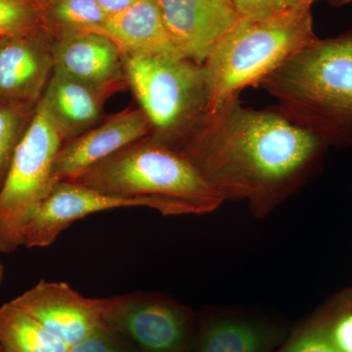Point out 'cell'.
Instances as JSON below:
<instances>
[{
	"label": "cell",
	"instance_id": "obj_1",
	"mask_svg": "<svg viewBox=\"0 0 352 352\" xmlns=\"http://www.w3.org/2000/svg\"><path fill=\"white\" fill-rule=\"evenodd\" d=\"M326 148L279 111L236 98L208 113L175 150L223 201H245L264 217L305 184Z\"/></svg>",
	"mask_w": 352,
	"mask_h": 352
},
{
	"label": "cell",
	"instance_id": "obj_2",
	"mask_svg": "<svg viewBox=\"0 0 352 352\" xmlns=\"http://www.w3.org/2000/svg\"><path fill=\"white\" fill-rule=\"evenodd\" d=\"M279 112L328 146H352V34L320 39L261 83Z\"/></svg>",
	"mask_w": 352,
	"mask_h": 352
},
{
	"label": "cell",
	"instance_id": "obj_3",
	"mask_svg": "<svg viewBox=\"0 0 352 352\" xmlns=\"http://www.w3.org/2000/svg\"><path fill=\"white\" fill-rule=\"evenodd\" d=\"M312 4L300 2L270 13L241 16L204 63L210 103L208 113L238 98L289 58L316 41Z\"/></svg>",
	"mask_w": 352,
	"mask_h": 352
},
{
	"label": "cell",
	"instance_id": "obj_4",
	"mask_svg": "<svg viewBox=\"0 0 352 352\" xmlns=\"http://www.w3.org/2000/svg\"><path fill=\"white\" fill-rule=\"evenodd\" d=\"M73 182L108 195L159 199L180 215L210 214L224 201L182 153L150 135L102 160Z\"/></svg>",
	"mask_w": 352,
	"mask_h": 352
},
{
	"label": "cell",
	"instance_id": "obj_5",
	"mask_svg": "<svg viewBox=\"0 0 352 352\" xmlns=\"http://www.w3.org/2000/svg\"><path fill=\"white\" fill-rule=\"evenodd\" d=\"M122 55L127 85L151 124L150 136L177 149L208 113L205 68L185 58Z\"/></svg>",
	"mask_w": 352,
	"mask_h": 352
},
{
	"label": "cell",
	"instance_id": "obj_6",
	"mask_svg": "<svg viewBox=\"0 0 352 352\" xmlns=\"http://www.w3.org/2000/svg\"><path fill=\"white\" fill-rule=\"evenodd\" d=\"M64 142L38 101L0 188V254L24 247L25 227L57 184L53 164Z\"/></svg>",
	"mask_w": 352,
	"mask_h": 352
},
{
	"label": "cell",
	"instance_id": "obj_7",
	"mask_svg": "<svg viewBox=\"0 0 352 352\" xmlns=\"http://www.w3.org/2000/svg\"><path fill=\"white\" fill-rule=\"evenodd\" d=\"M104 322L145 352H187L192 337L188 308L156 294L105 298Z\"/></svg>",
	"mask_w": 352,
	"mask_h": 352
},
{
	"label": "cell",
	"instance_id": "obj_8",
	"mask_svg": "<svg viewBox=\"0 0 352 352\" xmlns=\"http://www.w3.org/2000/svg\"><path fill=\"white\" fill-rule=\"evenodd\" d=\"M149 208L164 217L180 215L173 205L154 198L108 195L73 182H59L25 227L24 247H50L76 220L104 210Z\"/></svg>",
	"mask_w": 352,
	"mask_h": 352
},
{
	"label": "cell",
	"instance_id": "obj_9",
	"mask_svg": "<svg viewBox=\"0 0 352 352\" xmlns=\"http://www.w3.org/2000/svg\"><path fill=\"white\" fill-rule=\"evenodd\" d=\"M10 302L69 346L106 327L105 298H87L65 282L39 281Z\"/></svg>",
	"mask_w": 352,
	"mask_h": 352
},
{
	"label": "cell",
	"instance_id": "obj_10",
	"mask_svg": "<svg viewBox=\"0 0 352 352\" xmlns=\"http://www.w3.org/2000/svg\"><path fill=\"white\" fill-rule=\"evenodd\" d=\"M151 133V124L140 108L116 113L64 142L55 157L53 175L58 182H75L102 160Z\"/></svg>",
	"mask_w": 352,
	"mask_h": 352
},
{
	"label": "cell",
	"instance_id": "obj_11",
	"mask_svg": "<svg viewBox=\"0 0 352 352\" xmlns=\"http://www.w3.org/2000/svg\"><path fill=\"white\" fill-rule=\"evenodd\" d=\"M164 24L190 61L204 65L222 36L240 19L233 0H157Z\"/></svg>",
	"mask_w": 352,
	"mask_h": 352
},
{
	"label": "cell",
	"instance_id": "obj_12",
	"mask_svg": "<svg viewBox=\"0 0 352 352\" xmlns=\"http://www.w3.org/2000/svg\"><path fill=\"white\" fill-rule=\"evenodd\" d=\"M53 43L45 31L0 41V99L38 103L54 69Z\"/></svg>",
	"mask_w": 352,
	"mask_h": 352
},
{
	"label": "cell",
	"instance_id": "obj_13",
	"mask_svg": "<svg viewBox=\"0 0 352 352\" xmlns=\"http://www.w3.org/2000/svg\"><path fill=\"white\" fill-rule=\"evenodd\" d=\"M54 69L92 87L118 92L127 85L117 44L101 32H82L55 39Z\"/></svg>",
	"mask_w": 352,
	"mask_h": 352
},
{
	"label": "cell",
	"instance_id": "obj_14",
	"mask_svg": "<svg viewBox=\"0 0 352 352\" xmlns=\"http://www.w3.org/2000/svg\"><path fill=\"white\" fill-rule=\"evenodd\" d=\"M113 94L53 69L39 101L66 142L99 124L104 104Z\"/></svg>",
	"mask_w": 352,
	"mask_h": 352
},
{
	"label": "cell",
	"instance_id": "obj_15",
	"mask_svg": "<svg viewBox=\"0 0 352 352\" xmlns=\"http://www.w3.org/2000/svg\"><path fill=\"white\" fill-rule=\"evenodd\" d=\"M100 32L117 44L122 54L185 58L164 24L157 0H138L109 17Z\"/></svg>",
	"mask_w": 352,
	"mask_h": 352
},
{
	"label": "cell",
	"instance_id": "obj_16",
	"mask_svg": "<svg viewBox=\"0 0 352 352\" xmlns=\"http://www.w3.org/2000/svg\"><path fill=\"white\" fill-rule=\"evenodd\" d=\"M284 339L273 322L238 314L208 315L201 322L195 352H272Z\"/></svg>",
	"mask_w": 352,
	"mask_h": 352
},
{
	"label": "cell",
	"instance_id": "obj_17",
	"mask_svg": "<svg viewBox=\"0 0 352 352\" xmlns=\"http://www.w3.org/2000/svg\"><path fill=\"white\" fill-rule=\"evenodd\" d=\"M0 347L4 352H69L71 346L9 302L0 307Z\"/></svg>",
	"mask_w": 352,
	"mask_h": 352
},
{
	"label": "cell",
	"instance_id": "obj_18",
	"mask_svg": "<svg viewBox=\"0 0 352 352\" xmlns=\"http://www.w3.org/2000/svg\"><path fill=\"white\" fill-rule=\"evenodd\" d=\"M44 30L53 39L82 32H100L108 20L97 0L41 2Z\"/></svg>",
	"mask_w": 352,
	"mask_h": 352
},
{
	"label": "cell",
	"instance_id": "obj_19",
	"mask_svg": "<svg viewBox=\"0 0 352 352\" xmlns=\"http://www.w3.org/2000/svg\"><path fill=\"white\" fill-rule=\"evenodd\" d=\"M352 300V289L338 294L303 323L277 352H340L331 336L333 319Z\"/></svg>",
	"mask_w": 352,
	"mask_h": 352
},
{
	"label": "cell",
	"instance_id": "obj_20",
	"mask_svg": "<svg viewBox=\"0 0 352 352\" xmlns=\"http://www.w3.org/2000/svg\"><path fill=\"white\" fill-rule=\"evenodd\" d=\"M36 105L0 99V188Z\"/></svg>",
	"mask_w": 352,
	"mask_h": 352
},
{
	"label": "cell",
	"instance_id": "obj_21",
	"mask_svg": "<svg viewBox=\"0 0 352 352\" xmlns=\"http://www.w3.org/2000/svg\"><path fill=\"white\" fill-rule=\"evenodd\" d=\"M44 30L39 0H0V41Z\"/></svg>",
	"mask_w": 352,
	"mask_h": 352
},
{
	"label": "cell",
	"instance_id": "obj_22",
	"mask_svg": "<svg viewBox=\"0 0 352 352\" xmlns=\"http://www.w3.org/2000/svg\"><path fill=\"white\" fill-rule=\"evenodd\" d=\"M331 336L340 352H352V300L333 319Z\"/></svg>",
	"mask_w": 352,
	"mask_h": 352
},
{
	"label": "cell",
	"instance_id": "obj_23",
	"mask_svg": "<svg viewBox=\"0 0 352 352\" xmlns=\"http://www.w3.org/2000/svg\"><path fill=\"white\" fill-rule=\"evenodd\" d=\"M69 352H124L113 338L107 326L78 344L69 347Z\"/></svg>",
	"mask_w": 352,
	"mask_h": 352
},
{
	"label": "cell",
	"instance_id": "obj_24",
	"mask_svg": "<svg viewBox=\"0 0 352 352\" xmlns=\"http://www.w3.org/2000/svg\"><path fill=\"white\" fill-rule=\"evenodd\" d=\"M241 16L270 13L295 6L293 0H233Z\"/></svg>",
	"mask_w": 352,
	"mask_h": 352
},
{
	"label": "cell",
	"instance_id": "obj_25",
	"mask_svg": "<svg viewBox=\"0 0 352 352\" xmlns=\"http://www.w3.org/2000/svg\"><path fill=\"white\" fill-rule=\"evenodd\" d=\"M99 6L107 14L108 17L122 12L133 6L138 0H97Z\"/></svg>",
	"mask_w": 352,
	"mask_h": 352
},
{
	"label": "cell",
	"instance_id": "obj_26",
	"mask_svg": "<svg viewBox=\"0 0 352 352\" xmlns=\"http://www.w3.org/2000/svg\"><path fill=\"white\" fill-rule=\"evenodd\" d=\"M293 1L295 4L300 3V2H307V3L312 4L316 0H293ZM327 1L333 4H337V6H340V4L349 3V2H352V0H327Z\"/></svg>",
	"mask_w": 352,
	"mask_h": 352
},
{
	"label": "cell",
	"instance_id": "obj_27",
	"mask_svg": "<svg viewBox=\"0 0 352 352\" xmlns=\"http://www.w3.org/2000/svg\"><path fill=\"white\" fill-rule=\"evenodd\" d=\"M4 276H6V268H4L3 264L0 261V287L3 283Z\"/></svg>",
	"mask_w": 352,
	"mask_h": 352
},
{
	"label": "cell",
	"instance_id": "obj_28",
	"mask_svg": "<svg viewBox=\"0 0 352 352\" xmlns=\"http://www.w3.org/2000/svg\"><path fill=\"white\" fill-rule=\"evenodd\" d=\"M0 352H4L3 349H2L1 347H0Z\"/></svg>",
	"mask_w": 352,
	"mask_h": 352
},
{
	"label": "cell",
	"instance_id": "obj_29",
	"mask_svg": "<svg viewBox=\"0 0 352 352\" xmlns=\"http://www.w3.org/2000/svg\"><path fill=\"white\" fill-rule=\"evenodd\" d=\"M39 1L43 2V1H45V0H39Z\"/></svg>",
	"mask_w": 352,
	"mask_h": 352
}]
</instances>
